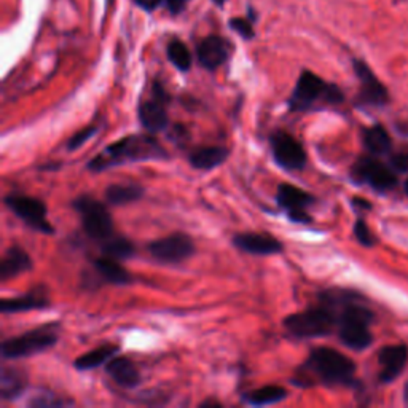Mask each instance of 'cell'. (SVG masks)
<instances>
[{"instance_id":"cell-22","label":"cell","mask_w":408,"mask_h":408,"mask_svg":"<svg viewBox=\"0 0 408 408\" xmlns=\"http://www.w3.org/2000/svg\"><path fill=\"white\" fill-rule=\"evenodd\" d=\"M94 271L98 273V276L108 284L115 285H128L131 283V274L128 273L123 266L118 264V260L102 254L99 259L93 260Z\"/></svg>"},{"instance_id":"cell-27","label":"cell","mask_w":408,"mask_h":408,"mask_svg":"<svg viewBox=\"0 0 408 408\" xmlns=\"http://www.w3.org/2000/svg\"><path fill=\"white\" fill-rule=\"evenodd\" d=\"M287 397V391L283 386L270 385V386H261L259 389H254L251 392L242 394V400L247 405L252 407H266L274 405L283 402Z\"/></svg>"},{"instance_id":"cell-24","label":"cell","mask_w":408,"mask_h":408,"mask_svg":"<svg viewBox=\"0 0 408 408\" xmlns=\"http://www.w3.org/2000/svg\"><path fill=\"white\" fill-rule=\"evenodd\" d=\"M120 346L118 344H101V346L94 348L88 353L81 354L80 357H76L74 362V367L80 372H86V370H94L101 367L102 363H107L118 354Z\"/></svg>"},{"instance_id":"cell-28","label":"cell","mask_w":408,"mask_h":408,"mask_svg":"<svg viewBox=\"0 0 408 408\" xmlns=\"http://www.w3.org/2000/svg\"><path fill=\"white\" fill-rule=\"evenodd\" d=\"M101 249H102V254L118 261L132 259L134 255H136V247H134L132 242L128 238H123V236H118V234H115L110 239L102 242Z\"/></svg>"},{"instance_id":"cell-16","label":"cell","mask_w":408,"mask_h":408,"mask_svg":"<svg viewBox=\"0 0 408 408\" xmlns=\"http://www.w3.org/2000/svg\"><path fill=\"white\" fill-rule=\"evenodd\" d=\"M408 362V348L405 344H392L385 346L378 353L380 363V380L382 382H391L404 372Z\"/></svg>"},{"instance_id":"cell-40","label":"cell","mask_w":408,"mask_h":408,"mask_svg":"<svg viewBox=\"0 0 408 408\" xmlns=\"http://www.w3.org/2000/svg\"><path fill=\"white\" fill-rule=\"evenodd\" d=\"M214 2H215L217 5H223V4H225V0H214Z\"/></svg>"},{"instance_id":"cell-11","label":"cell","mask_w":408,"mask_h":408,"mask_svg":"<svg viewBox=\"0 0 408 408\" xmlns=\"http://www.w3.org/2000/svg\"><path fill=\"white\" fill-rule=\"evenodd\" d=\"M273 158L285 171H302L306 166V150L302 142L285 131H276L270 136Z\"/></svg>"},{"instance_id":"cell-33","label":"cell","mask_w":408,"mask_h":408,"mask_svg":"<svg viewBox=\"0 0 408 408\" xmlns=\"http://www.w3.org/2000/svg\"><path fill=\"white\" fill-rule=\"evenodd\" d=\"M30 407H57V405H66V400L57 399L53 394H43L35 395L34 399L29 402Z\"/></svg>"},{"instance_id":"cell-26","label":"cell","mask_w":408,"mask_h":408,"mask_svg":"<svg viewBox=\"0 0 408 408\" xmlns=\"http://www.w3.org/2000/svg\"><path fill=\"white\" fill-rule=\"evenodd\" d=\"M362 142L372 155H386L391 152V137L382 125H373L362 131Z\"/></svg>"},{"instance_id":"cell-37","label":"cell","mask_w":408,"mask_h":408,"mask_svg":"<svg viewBox=\"0 0 408 408\" xmlns=\"http://www.w3.org/2000/svg\"><path fill=\"white\" fill-rule=\"evenodd\" d=\"M353 206L357 209H366V210L372 208L370 206V203L366 200H362V198H353Z\"/></svg>"},{"instance_id":"cell-39","label":"cell","mask_w":408,"mask_h":408,"mask_svg":"<svg viewBox=\"0 0 408 408\" xmlns=\"http://www.w3.org/2000/svg\"><path fill=\"white\" fill-rule=\"evenodd\" d=\"M404 188H405V193L408 195V178L405 181V183H404Z\"/></svg>"},{"instance_id":"cell-34","label":"cell","mask_w":408,"mask_h":408,"mask_svg":"<svg viewBox=\"0 0 408 408\" xmlns=\"http://www.w3.org/2000/svg\"><path fill=\"white\" fill-rule=\"evenodd\" d=\"M230 28H232L236 34H239L242 38H252L254 37V29L252 24L247 21V19L242 18H234L232 23H230Z\"/></svg>"},{"instance_id":"cell-19","label":"cell","mask_w":408,"mask_h":408,"mask_svg":"<svg viewBox=\"0 0 408 408\" xmlns=\"http://www.w3.org/2000/svg\"><path fill=\"white\" fill-rule=\"evenodd\" d=\"M50 306V300L47 293H43L40 289H34L24 295L13 297V298H4L0 302V311L4 314H11V312H24V311H35V310H45Z\"/></svg>"},{"instance_id":"cell-29","label":"cell","mask_w":408,"mask_h":408,"mask_svg":"<svg viewBox=\"0 0 408 408\" xmlns=\"http://www.w3.org/2000/svg\"><path fill=\"white\" fill-rule=\"evenodd\" d=\"M168 53L169 61L172 62V66L181 70V72H187L191 67V53L187 45L181 40H172L168 45Z\"/></svg>"},{"instance_id":"cell-14","label":"cell","mask_w":408,"mask_h":408,"mask_svg":"<svg viewBox=\"0 0 408 408\" xmlns=\"http://www.w3.org/2000/svg\"><path fill=\"white\" fill-rule=\"evenodd\" d=\"M233 244L241 252L251 255H273L284 251L283 242L265 233H236L233 236Z\"/></svg>"},{"instance_id":"cell-31","label":"cell","mask_w":408,"mask_h":408,"mask_svg":"<svg viewBox=\"0 0 408 408\" xmlns=\"http://www.w3.org/2000/svg\"><path fill=\"white\" fill-rule=\"evenodd\" d=\"M354 236H356V239L359 241L362 246L372 247L375 244V236L372 234V232H370L367 222L363 220V219L356 220V223H354Z\"/></svg>"},{"instance_id":"cell-15","label":"cell","mask_w":408,"mask_h":408,"mask_svg":"<svg viewBox=\"0 0 408 408\" xmlns=\"http://www.w3.org/2000/svg\"><path fill=\"white\" fill-rule=\"evenodd\" d=\"M166 104H168V101L157 98V96H152V99L140 102L137 115L140 125L145 128V131L157 134L168 128L169 118L168 112H166Z\"/></svg>"},{"instance_id":"cell-1","label":"cell","mask_w":408,"mask_h":408,"mask_svg":"<svg viewBox=\"0 0 408 408\" xmlns=\"http://www.w3.org/2000/svg\"><path fill=\"white\" fill-rule=\"evenodd\" d=\"M359 295L343 290H329L321 295V302L334 306L338 314V338L354 351L367 349L373 341L370 324L373 322V312L367 306L357 303Z\"/></svg>"},{"instance_id":"cell-17","label":"cell","mask_w":408,"mask_h":408,"mask_svg":"<svg viewBox=\"0 0 408 408\" xmlns=\"http://www.w3.org/2000/svg\"><path fill=\"white\" fill-rule=\"evenodd\" d=\"M198 61L208 70L219 69L230 56V43L225 38L209 35L198 45Z\"/></svg>"},{"instance_id":"cell-13","label":"cell","mask_w":408,"mask_h":408,"mask_svg":"<svg viewBox=\"0 0 408 408\" xmlns=\"http://www.w3.org/2000/svg\"><path fill=\"white\" fill-rule=\"evenodd\" d=\"M353 66L357 79L361 81V91L359 96H357V102L363 106H373V107L386 106L389 101V93L386 86L376 79L373 70L370 69L366 62L359 60H354Z\"/></svg>"},{"instance_id":"cell-6","label":"cell","mask_w":408,"mask_h":408,"mask_svg":"<svg viewBox=\"0 0 408 408\" xmlns=\"http://www.w3.org/2000/svg\"><path fill=\"white\" fill-rule=\"evenodd\" d=\"M72 208L79 212L83 230L89 239L96 242H106L115 236L112 215L107 206L94 196L80 195L72 201Z\"/></svg>"},{"instance_id":"cell-25","label":"cell","mask_w":408,"mask_h":408,"mask_svg":"<svg viewBox=\"0 0 408 408\" xmlns=\"http://www.w3.org/2000/svg\"><path fill=\"white\" fill-rule=\"evenodd\" d=\"M104 196L106 201L112 206H125V204L140 200L144 196V188L134 182L112 183L106 188Z\"/></svg>"},{"instance_id":"cell-30","label":"cell","mask_w":408,"mask_h":408,"mask_svg":"<svg viewBox=\"0 0 408 408\" xmlns=\"http://www.w3.org/2000/svg\"><path fill=\"white\" fill-rule=\"evenodd\" d=\"M98 130H99V128L96 126V125H89V126H86V128H83V130L76 131V132L74 134V136L67 140L66 149H67L69 152H74V150L81 149V147L85 145L89 139L96 136V132H98Z\"/></svg>"},{"instance_id":"cell-20","label":"cell","mask_w":408,"mask_h":408,"mask_svg":"<svg viewBox=\"0 0 408 408\" xmlns=\"http://www.w3.org/2000/svg\"><path fill=\"white\" fill-rule=\"evenodd\" d=\"M32 268V260L29 254L19 246H10L6 249L2 261H0V280L6 283L11 278L29 271Z\"/></svg>"},{"instance_id":"cell-3","label":"cell","mask_w":408,"mask_h":408,"mask_svg":"<svg viewBox=\"0 0 408 408\" xmlns=\"http://www.w3.org/2000/svg\"><path fill=\"white\" fill-rule=\"evenodd\" d=\"M354 373L356 363L340 351L316 348L297 370L293 382L297 386H310L312 381L325 386H351L354 382Z\"/></svg>"},{"instance_id":"cell-38","label":"cell","mask_w":408,"mask_h":408,"mask_svg":"<svg viewBox=\"0 0 408 408\" xmlns=\"http://www.w3.org/2000/svg\"><path fill=\"white\" fill-rule=\"evenodd\" d=\"M200 407H204V408H208V407H222V404L219 400H215V399H208V400H204L200 404Z\"/></svg>"},{"instance_id":"cell-5","label":"cell","mask_w":408,"mask_h":408,"mask_svg":"<svg viewBox=\"0 0 408 408\" xmlns=\"http://www.w3.org/2000/svg\"><path fill=\"white\" fill-rule=\"evenodd\" d=\"M284 329L295 338H321L327 336L336 329L338 314L334 306L321 303L314 308L293 312L284 319Z\"/></svg>"},{"instance_id":"cell-2","label":"cell","mask_w":408,"mask_h":408,"mask_svg":"<svg viewBox=\"0 0 408 408\" xmlns=\"http://www.w3.org/2000/svg\"><path fill=\"white\" fill-rule=\"evenodd\" d=\"M169 155L164 147L149 134H131L107 145L93 159L88 162V169L93 172H102L118 166L140 163V162H159L168 159Z\"/></svg>"},{"instance_id":"cell-32","label":"cell","mask_w":408,"mask_h":408,"mask_svg":"<svg viewBox=\"0 0 408 408\" xmlns=\"http://www.w3.org/2000/svg\"><path fill=\"white\" fill-rule=\"evenodd\" d=\"M389 166L394 171L408 172V147H404V149L392 153L391 159H389Z\"/></svg>"},{"instance_id":"cell-4","label":"cell","mask_w":408,"mask_h":408,"mask_svg":"<svg viewBox=\"0 0 408 408\" xmlns=\"http://www.w3.org/2000/svg\"><path fill=\"white\" fill-rule=\"evenodd\" d=\"M344 94L334 83H327L311 70L300 74L297 85L293 88L287 107L292 113H302L314 108L317 104H341Z\"/></svg>"},{"instance_id":"cell-35","label":"cell","mask_w":408,"mask_h":408,"mask_svg":"<svg viewBox=\"0 0 408 408\" xmlns=\"http://www.w3.org/2000/svg\"><path fill=\"white\" fill-rule=\"evenodd\" d=\"M140 8L144 10H155L157 6L163 2V0H134Z\"/></svg>"},{"instance_id":"cell-36","label":"cell","mask_w":408,"mask_h":408,"mask_svg":"<svg viewBox=\"0 0 408 408\" xmlns=\"http://www.w3.org/2000/svg\"><path fill=\"white\" fill-rule=\"evenodd\" d=\"M185 4H187V0H166V5H168L171 13H178L183 8Z\"/></svg>"},{"instance_id":"cell-21","label":"cell","mask_w":408,"mask_h":408,"mask_svg":"<svg viewBox=\"0 0 408 408\" xmlns=\"http://www.w3.org/2000/svg\"><path fill=\"white\" fill-rule=\"evenodd\" d=\"M230 157V150L223 145H208V147H198L190 153L188 162L195 169L201 171H210L219 168Z\"/></svg>"},{"instance_id":"cell-18","label":"cell","mask_w":408,"mask_h":408,"mask_svg":"<svg viewBox=\"0 0 408 408\" xmlns=\"http://www.w3.org/2000/svg\"><path fill=\"white\" fill-rule=\"evenodd\" d=\"M106 373L110 376L113 382L125 389L137 387L140 382V373L136 363L128 357H112L106 366Z\"/></svg>"},{"instance_id":"cell-12","label":"cell","mask_w":408,"mask_h":408,"mask_svg":"<svg viewBox=\"0 0 408 408\" xmlns=\"http://www.w3.org/2000/svg\"><path fill=\"white\" fill-rule=\"evenodd\" d=\"M316 198L308 191L295 187L292 183H280L276 191V204L283 209L289 220L293 223H310L311 217L306 212Z\"/></svg>"},{"instance_id":"cell-7","label":"cell","mask_w":408,"mask_h":408,"mask_svg":"<svg viewBox=\"0 0 408 408\" xmlns=\"http://www.w3.org/2000/svg\"><path fill=\"white\" fill-rule=\"evenodd\" d=\"M57 343V334L51 327H38L26 332L23 335L6 338L0 344V354L4 359H23L45 353Z\"/></svg>"},{"instance_id":"cell-23","label":"cell","mask_w":408,"mask_h":408,"mask_svg":"<svg viewBox=\"0 0 408 408\" xmlns=\"http://www.w3.org/2000/svg\"><path fill=\"white\" fill-rule=\"evenodd\" d=\"M28 387V376L21 368L4 367L0 373V395L4 400L18 399Z\"/></svg>"},{"instance_id":"cell-10","label":"cell","mask_w":408,"mask_h":408,"mask_svg":"<svg viewBox=\"0 0 408 408\" xmlns=\"http://www.w3.org/2000/svg\"><path fill=\"white\" fill-rule=\"evenodd\" d=\"M149 252L163 265H178L195 254V242L185 233H172L164 238L152 241Z\"/></svg>"},{"instance_id":"cell-9","label":"cell","mask_w":408,"mask_h":408,"mask_svg":"<svg viewBox=\"0 0 408 408\" xmlns=\"http://www.w3.org/2000/svg\"><path fill=\"white\" fill-rule=\"evenodd\" d=\"M351 176L354 182L367 183L376 191L392 190L397 185V176L391 166H386L373 157H361L357 159L351 169Z\"/></svg>"},{"instance_id":"cell-8","label":"cell","mask_w":408,"mask_h":408,"mask_svg":"<svg viewBox=\"0 0 408 408\" xmlns=\"http://www.w3.org/2000/svg\"><path fill=\"white\" fill-rule=\"evenodd\" d=\"M5 206L15 214L19 220H23L26 225L43 234H53L55 227L51 225L47 219L48 209L45 203L38 198L28 195L10 193L5 196Z\"/></svg>"}]
</instances>
